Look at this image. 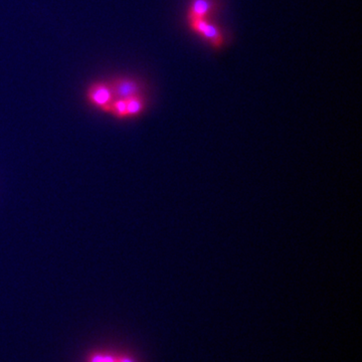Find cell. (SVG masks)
Wrapping results in <instances>:
<instances>
[{"mask_svg":"<svg viewBox=\"0 0 362 362\" xmlns=\"http://www.w3.org/2000/svg\"><path fill=\"white\" fill-rule=\"evenodd\" d=\"M86 99L93 107L110 114L115 98L110 81H98L90 84L86 90Z\"/></svg>","mask_w":362,"mask_h":362,"instance_id":"6da1fadb","label":"cell"},{"mask_svg":"<svg viewBox=\"0 0 362 362\" xmlns=\"http://www.w3.org/2000/svg\"><path fill=\"white\" fill-rule=\"evenodd\" d=\"M111 87L116 99H129L142 95V86L136 79L120 76L110 81Z\"/></svg>","mask_w":362,"mask_h":362,"instance_id":"7a4b0ae2","label":"cell"},{"mask_svg":"<svg viewBox=\"0 0 362 362\" xmlns=\"http://www.w3.org/2000/svg\"><path fill=\"white\" fill-rule=\"evenodd\" d=\"M190 26L196 33L205 38L214 49H219L223 44V36L216 24L207 19L189 20Z\"/></svg>","mask_w":362,"mask_h":362,"instance_id":"3957f363","label":"cell"},{"mask_svg":"<svg viewBox=\"0 0 362 362\" xmlns=\"http://www.w3.org/2000/svg\"><path fill=\"white\" fill-rule=\"evenodd\" d=\"M214 8L212 0H192L189 11V20L207 19Z\"/></svg>","mask_w":362,"mask_h":362,"instance_id":"277c9868","label":"cell"},{"mask_svg":"<svg viewBox=\"0 0 362 362\" xmlns=\"http://www.w3.org/2000/svg\"><path fill=\"white\" fill-rule=\"evenodd\" d=\"M88 362H137L128 354L120 353H95L90 355Z\"/></svg>","mask_w":362,"mask_h":362,"instance_id":"5b68a950","label":"cell"},{"mask_svg":"<svg viewBox=\"0 0 362 362\" xmlns=\"http://www.w3.org/2000/svg\"><path fill=\"white\" fill-rule=\"evenodd\" d=\"M127 117L133 118L139 116L146 107V102L142 95L131 97L126 99Z\"/></svg>","mask_w":362,"mask_h":362,"instance_id":"8992f818","label":"cell"},{"mask_svg":"<svg viewBox=\"0 0 362 362\" xmlns=\"http://www.w3.org/2000/svg\"><path fill=\"white\" fill-rule=\"evenodd\" d=\"M110 114L118 118V119H126L127 107L126 100L115 99L113 102L112 107H111Z\"/></svg>","mask_w":362,"mask_h":362,"instance_id":"52a82bcc","label":"cell"}]
</instances>
